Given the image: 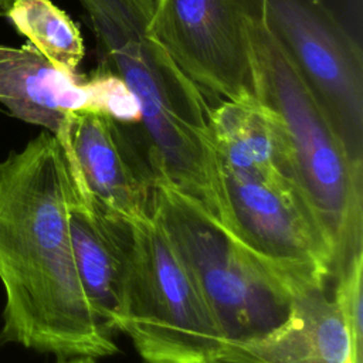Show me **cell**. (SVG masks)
Listing matches in <instances>:
<instances>
[{
    "label": "cell",
    "mask_w": 363,
    "mask_h": 363,
    "mask_svg": "<svg viewBox=\"0 0 363 363\" xmlns=\"http://www.w3.org/2000/svg\"><path fill=\"white\" fill-rule=\"evenodd\" d=\"M72 180L64 149L44 130L0 160V343L58 357L119 352L81 288L68 230Z\"/></svg>",
    "instance_id": "cell-1"
},
{
    "label": "cell",
    "mask_w": 363,
    "mask_h": 363,
    "mask_svg": "<svg viewBox=\"0 0 363 363\" xmlns=\"http://www.w3.org/2000/svg\"><path fill=\"white\" fill-rule=\"evenodd\" d=\"M156 0H78L96 40L101 68L139 105L133 128L152 173L217 217L218 184L204 92L150 33Z\"/></svg>",
    "instance_id": "cell-2"
},
{
    "label": "cell",
    "mask_w": 363,
    "mask_h": 363,
    "mask_svg": "<svg viewBox=\"0 0 363 363\" xmlns=\"http://www.w3.org/2000/svg\"><path fill=\"white\" fill-rule=\"evenodd\" d=\"M255 98L281 119L296 190L325 234L335 277L363 252V164L335 128L264 26L255 0H244Z\"/></svg>",
    "instance_id": "cell-3"
},
{
    "label": "cell",
    "mask_w": 363,
    "mask_h": 363,
    "mask_svg": "<svg viewBox=\"0 0 363 363\" xmlns=\"http://www.w3.org/2000/svg\"><path fill=\"white\" fill-rule=\"evenodd\" d=\"M152 216L194 279L224 342L223 363H237L295 315L299 294L245 248L203 204L152 173Z\"/></svg>",
    "instance_id": "cell-4"
},
{
    "label": "cell",
    "mask_w": 363,
    "mask_h": 363,
    "mask_svg": "<svg viewBox=\"0 0 363 363\" xmlns=\"http://www.w3.org/2000/svg\"><path fill=\"white\" fill-rule=\"evenodd\" d=\"M145 363H223L224 342L194 279L150 214L129 221L118 328Z\"/></svg>",
    "instance_id": "cell-5"
},
{
    "label": "cell",
    "mask_w": 363,
    "mask_h": 363,
    "mask_svg": "<svg viewBox=\"0 0 363 363\" xmlns=\"http://www.w3.org/2000/svg\"><path fill=\"white\" fill-rule=\"evenodd\" d=\"M216 166L220 223L299 294L325 291L335 274L333 254L292 180Z\"/></svg>",
    "instance_id": "cell-6"
},
{
    "label": "cell",
    "mask_w": 363,
    "mask_h": 363,
    "mask_svg": "<svg viewBox=\"0 0 363 363\" xmlns=\"http://www.w3.org/2000/svg\"><path fill=\"white\" fill-rule=\"evenodd\" d=\"M267 30L363 164V54L323 0H255Z\"/></svg>",
    "instance_id": "cell-7"
},
{
    "label": "cell",
    "mask_w": 363,
    "mask_h": 363,
    "mask_svg": "<svg viewBox=\"0 0 363 363\" xmlns=\"http://www.w3.org/2000/svg\"><path fill=\"white\" fill-rule=\"evenodd\" d=\"M149 30L203 91L255 99L244 0H156Z\"/></svg>",
    "instance_id": "cell-8"
},
{
    "label": "cell",
    "mask_w": 363,
    "mask_h": 363,
    "mask_svg": "<svg viewBox=\"0 0 363 363\" xmlns=\"http://www.w3.org/2000/svg\"><path fill=\"white\" fill-rule=\"evenodd\" d=\"M0 104L20 121L57 135L77 111L106 113L121 123H139L136 99L123 82L104 68L89 77L54 67L30 43L0 44Z\"/></svg>",
    "instance_id": "cell-9"
},
{
    "label": "cell",
    "mask_w": 363,
    "mask_h": 363,
    "mask_svg": "<svg viewBox=\"0 0 363 363\" xmlns=\"http://www.w3.org/2000/svg\"><path fill=\"white\" fill-rule=\"evenodd\" d=\"M55 136L74 184L101 213L126 223L152 213V172L130 125L77 111Z\"/></svg>",
    "instance_id": "cell-10"
},
{
    "label": "cell",
    "mask_w": 363,
    "mask_h": 363,
    "mask_svg": "<svg viewBox=\"0 0 363 363\" xmlns=\"http://www.w3.org/2000/svg\"><path fill=\"white\" fill-rule=\"evenodd\" d=\"M68 230L81 288L98 320L112 333L122 316L129 223L101 213L72 182Z\"/></svg>",
    "instance_id": "cell-11"
},
{
    "label": "cell",
    "mask_w": 363,
    "mask_h": 363,
    "mask_svg": "<svg viewBox=\"0 0 363 363\" xmlns=\"http://www.w3.org/2000/svg\"><path fill=\"white\" fill-rule=\"evenodd\" d=\"M208 129L217 163L238 172L279 173L294 183L284 125L257 98L211 108Z\"/></svg>",
    "instance_id": "cell-12"
},
{
    "label": "cell",
    "mask_w": 363,
    "mask_h": 363,
    "mask_svg": "<svg viewBox=\"0 0 363 363\" xmlns=\"http://www.w3.org/2000/svg\"><path fill=\"white\" fill-rule=\"evenodd\" d=\"M237 363H352V340L339 305L325 291L302 295L291 322Z\"/></svg>",
    "instance_id": "cell-13"
},
{
    "label": "cell",
    "mask_w": 363,
    "mask_h": 363,
    "mask_svg": "<svg viewBox=\"0 0 363 363\" xmlns=\"http://www.w3.org/2000/svg\"><path fill=\"white\" fill-rule=\"evenodd\" d=\"M6 17L54 67L68 74L78 72L85 55L82 34L51 0H14Z\"/></svg>",
    "instance_id": "cell-14"
},
{
    "label": "cell",
    "mask_w": 363,
    "mask_h": 363,
    "mask_svg": "<svg viewBox=\"0 0 363 363\" xmlns=\"http://www.w3.org/2000/svg\"><path fill=\"white\" fill-rule=\"evenodd\" d=\"M362 269L363 252L354 255L335 277L333 299L346 320L352 340V363H362L363 357V319H362Z\"/></svg>",
    "instance_id": "cell-15"
},
{
    "label": "cell",
    "mask_w": 363,
    "mask_h": 363,
    "mask_svg": "<svg viewBox=\"0 0 363 363\" xmlns=\"http://www.w3.org/2000/svg\"><path fill=\"white\" fill-rule=\"evenodd\" d=\"M64 363H96V360L94 357H88V356H78V357H69V360H67Z\"/></svg>",
    "instance_id": "cell-16"
},
{
    "label": "cell",
    "mask_w": 363,
    "mask_h": 363,
    "mask_svg": "<svg viewBox=\"0 0 363 363\" xmlns=\"http://www.w3.org/2000/svg\"><path fill=\"white\" fill-rule=\"evenodd\" d=\"M14 0H0V17H6Z\"/></svg>",
    "instance_id": "cell-17"
}]
</instances>
